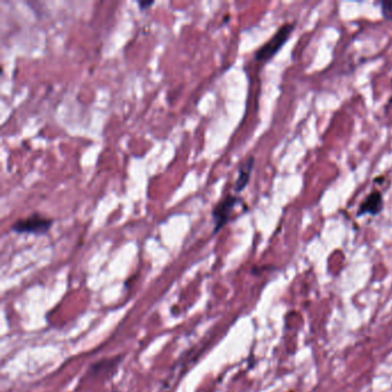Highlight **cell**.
Wrapping results in <instances>:
<instances>
[{"label": "cell", "mask_w": 392, "mask_h": 392, "mask_svg": "<svg viewBox=\"0 0 392 392\" xmlns=\"http://www.w3.org/2000/svg\"><path fill=\"white\" fill-rule=\"evenodd\" d=\"M242 200L235 195H227L223 199L220 200L212 209V218L214 221V230L213 234L216 235L226 226L229 223V218L232 211Z\"/></svg>", "instance_id": "obj_3"}, {"label": "cell", "mask_w": 392, "mask_h": 392, "mask_svg": "<svg viewBox=\"0 0 392 392\" xmlns=\"http://www.w3.org/2000/svg\"><path fill=\"white\" fill-rule=\"evenodd\" d=\"M383 209V197L379 191H372L360 204L356 216H379Z\"/></svg>", "instance_id": "obj_4"}, {"label": "cell", "mask_w": 392, "mask_h": 392, "mask_svg": "<svg viewBox=\"0 0 392 392\" xmlns=\"http://www.w3.org/2000/svg\"><path fill=\"white\" fill-rule=\"evenodd\" d=\"M381 6H382V14L384 19L392 20V1H382Z\"/></svg>", "instance_id": "obj_6"}, {"label": "cell", "mask_w": 392, "mask_h": 392, "mask_svg": "<svg viewBox=\"0 0 392 392\" xmlns=\"http://www.w3.org/2000/svg\"><path fill=\"white\" fill-rule=\"evenodd\" d=\"M154 5V1L153 0H149V1H147V0H145V1H138V6H140V10H147V8H150L151 6H153Z\"/></svg>", "instance_id": "obj_7"}, {"label": "cell", "mask_w": 392, "mask_h": 392, "mask_svg": "<svg viewBox=\"0 0 392 392\" xmlns=\"http://www.w3.org/2000/svg\"><path fill=\"white\" fill-rule=\"evenodd\" d=\"M255 157H248L239 168V176L236 179L234 190L236 193H242L243 190L248 186L250 179H251L252 170L255 167Z\"/></svg>", "instance_id": "obj_5"}, {"label": "cell", "mask_w": 392, "mask_h": 392, "mask_svg": "<svg viewBox=\"0 0 392 392\" xmlns=\"http://www.w3.org/2000/svg\"><path fill=\"white\" fill-rule=\"evenodd\" d=\"M294 29V24H285V26L281 27L274 36L271 37L269 42L264 44L255 52V61L266 62L273 59L278 54V51L283 47L285 43L288 42Z\"/></svg>", "instance_id": "obj_2"}, {"label": "cell", "mask_w": 392, "mask_h": 392, "mask_svg": "<svg viewBox=\"0 0 392 392\" xmlns=\"http://www.w3.org/2000/svg\"><path fill=\"white\" fill-rule=\"evenodd\" d=\"M53 220L35 212L24 219L17 220L10 227V232L17 234H28V235H46L51 227Z\"/></svg>", "instance_id": "obj_1"}]
</instances>
